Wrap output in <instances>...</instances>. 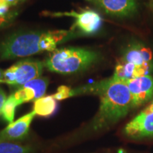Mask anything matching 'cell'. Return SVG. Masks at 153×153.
Wrapping results in <instances>:
<instances>
[{
	"mask_svg": "<svg viewBox=\"0 0 153 153\" xmlns=\"http://www.w3.org/2000/svg\"><path fill=\"white\" fill-rule=\"evenodd\" d=\"M82 94L98 96L100 99L98 112L90 123L94 131L109 128L133 109L131 95L125 82L113 76L72 89V97Z\"/></svg>",
	"mask_w": 153,
	"mask_h": 153,
	"instance_id": "obj_1",
	"label": "cell"
},
{
	"mask_svg": "<svg viewBox=\"0 0 153 153\" xmlns=\"http://www.w3.org/2000/svg\"><path fill=\"white\" fill-rule=\"evenodd\" d=\"M100 59V53L93 50L65 48L53 51L43 64L50 71L68 74L85 71Z\"/></svg>",
	"mask_w": 153,
	"mask_h": 153,
	"instance_id": "obj_2",
	"label": "cell"
},
{
	"mask_svg": "<svg viewBox=\"0 0 153 153\" xmlns=\"http://www.w3.org/2000/svg\"><path fill=\"white\" fill-rule=\"evenodd\" d=\"M43 33L23 32L9 36L0 43V59L11 60L41 52L39 43Z\"/></svg>",
	"mask_w": 153,
	"mask_h": 153,
	"instance_id": "obj_3",
	"label": "cell"
},
{
	"mask_svg": "<svg viewBox=\"0 0 153 153\" xmlns=\"http://www.w3.org/2000/svg\"><path fill=\"white\" fill-rule=\"evenodd\" d=\"M43 63L38 60L27 59L19 61L4 71L3 83L21 87L40 77L43 72Z\"/></svg>",
	"mask_w": 153,
	"mask_h": 153,
	"instance_id": "obj_4",
	"label": "cell"
},
{
	"mask_svg": "<svg viewBox=\"0 0 153 153\" xmlns=\"http://www.w3.org/2000/svg\"><path fill=\"white\" fill-rule=\"evenodd\" d=\"M123 133L132 140L153 138V99L126 124Z\"/></svg>",
	"mask_w": 153,
	"mask_h": 153,
	"instance_id": "obj_5",
	"label": "cell"
},
{
	"mask_svg": "<svg viewBox=\"0 0 153 153\" xmlns=\"http://www.w3.org/2000/svg\"><path fill=\"white\" fill-rule=\"evenodd\" d=\"M53 16H71L75 19L72 29L78 28L84 35H94L102 27L103 19L98 12L93 9H85L80 12L72 11L70 12L48 13Z\"/></svg>",
	"mask_w": 153,
	"mask_h": 153,
	"instance_id": "obj_6",
	"label": "cell"
},
{
	"mask_svg": "<svg viewBox=\"0 0 153 153\" xmlns=\"http://www.w3.org/2000/svg\"><path fill=\"white\" fill-rule=\"evenodd\" d=\"M131 93L133 109L148 104L153 99V76L145 75L126 80Z\"/></svg>",
	"mask_w": 153,
	"mask_h": 153,
	"instance_id": "obj_7",
	"label": "cell"
},
{
	"mask_svg": "<svg viewBox=\"0 0 153 153\" xmlns=\"http://www.w3.org/2000/svg\"><path fill=\"white\" fill-rule=\"evenodd\" d=\"M106 14L116 18H131L138 11V0H97L94 3Z\"/></svg>",
	"mask_w": 153,
	"mask_h": 153,
	"instance_id": "obj_8",
	"label": "cell"
},
{
	"mask_svg": "<svg viewBox=\"0 0 153 153\" xmlns=\"http://www.w3.org/2000/svg\"><path fill=\"white\" fill-rule=\"evenodd\" d=\"M118 61L137 65L153 63V50L141 41H132L123 49Z\"/></svg>",
	"mask_w": 153,
	"mask_h": 153,
	"instance_id": "obj_9",
	"label": "cell"
},
{
	"mask_svg": "<svg viewBox=\"0 0 153 153\" xmlns=\"http://www.w3.org/2000/svg\"><path fill=\"white\" fill-rule=\"evenodd\" d=\"M48 82V78H36L19 87L13 94L19 105L29 101H35L45 94Z\"/></svg>",
	"mask_w": 153,
	"mask_h": 153,
	"instance_id": "obj_10",
	"label": "cell"
},
{
	"mask_svg": "<svg viewBox=\"0 0 153 153\" xmlns=\"http://www.w3.org/2000/svg\"><path fill=\"white\" fill-rule=\"evenodd\" d=\"M35 116V112L33 111L19 118L16 121L9 123L4 129L0 131V141L14 142L26 138Z\"/></svg>",
	"mask_w": 153,
	"mask_h": 153,
	"instance_id": "obj_11",
	"label": "cell"
},
{
	"mask_svg": "<svg viewBox=\"0 0 153 153\" xmlns=\"http://www.w3.org/2000/svg\"><path fill=\"white\" fill-rule=\"evenodd\" d=\"M152 73L153 63L137 65L132 63L122 62L118 61L112 76L115 79L124 82L140 76L152 75Z\"/></svg>",
	"mask_w": 153,
	"mask_h": 153,
	"instance_id": "obj_12",
	"label": "cell"
},
{
	"mask_svg": "<svg viewBox=\"0 0 153 153\" xmlns=\"http://www.w3.org/2000/svg\"><path fill=\"white\" fill-rule=\"evenodd\" d=\"M57 100L53 95L43 97L34 101L33 111L36 115L42 117H50L56 111Z\"/></svg>",
	"mask_w": 153,
	"mask_h": 153,
	"instance_id": "obj_13",
	"label": "cell"
},
{
	"mask_svg": "<svg viewBox=\"0 0 153 153\" xmlns=\"http://www.w3.org/2000/svg\"><path fill=\"white\" fill-rule=\"evenodd\" d=\"M20 106L18 101L16 100L14 94H11L6 100L4 104L1 116L5 121H7L9 124L14 122L15 111L17 106Z\"/></svg>",
	"mask_w": 153,
	"mask_h": 153,
	"instance_id": "obj_14",
	"label": "cell"
},
{
	"mask_svg": "<svg viewBox=\"0 0 153 153\" xmlns=\"http://www.w3.org/2000/svg\"><path fill=\"white\" fill-rule=\"evenodd\" d=\"M32 148L19 143L0 141V153H31Z\"/></svg>",
	"mask_w": 153,
	"mask_h": 153,
	"instance_id": "obj_15",
	"label": "cell"
},
{
	"mask_svg": "<svg viewBox=\"0 0 153 153\" xmlns=\"http://www.w3.org/2000/svg\"><path fill=\"white\" fill-rule=\"evenodd\" d=\"M57 43L51 36L50 31L43 33L40 41L39 47L41 51H55L56 50Z\"/></svg>",
	"mask_w": 153,
	"mask_h": 153,
	"instance_id": "obj_16",
	"label": "cell"
},
{
	"mask_svg": "<svg viewBox=\"0 0 153 153\" xmlns=\"http://www.w3.org/2000/svg\"><path fill=\"white\" fill-rule=\"evenodd\" d=\"M72 89L68 86H60L57 88V92L53 94V97L57 101H61L72 97Z\"/></svg>",
	"mask_w": 153,
	"mask_h": 153,
	"instance_id": "obj_17",
	"label": "cell"
},
{
	"mask_svg": "<svg viewBox=\"0 0 153 153\" xmlns=\"http://www.w3.org/2000/svg\"><path fill=\"white\" fill-rule=\"evenodd\" d=\"M16 15V12H11L9 13V14L8 15H7V16L0 17V29L4 27H7V26H9L11 22H14Z\"/></svg>",
	"mask_w": 153,
	"mask_h": 153,
	"instance_id": "obj_18",
	"label": "cell"
},
{
	"mask_svg": "<svg viewBox=\"0 0 153 153\" xmlns=\"http://www.w3.org/2000/svg\"><path fill=\"white\" fill-rule=\"evenodd\" d=\"M9 6L4 1L0 2V17L5 16L9 14Z\"/></svg>",
	"mask_w": 153,
	"mask_h": 153,
	"instance_id": "obj_19",
	"label": "cell"
},
{
	"mask_svg": "<svg viewBox=\"0 0 153 153\" xmlns=\"http://www.w3.org/2000/svg\"><path fill=\"white\" fill-rule=\"evenodd\" d=\"M7 95L4 91L0 87V115H1V111H2V108L6 100H7Z\"/></svg>",
	"mask_w": 153,
	"mask_h": 153,
	"instance_id": "obj_20",
	"label": "cell"
},
{
	"mask_svg": "<svg viewBox=\"0 0 153 153\" xmlns=\"http://www.w3.org/2000/svg\"><path fill=\"white\" fill-rule=\"evenodd\" d=\"M19 0H4V1L7 5H9V7L17 4V3L19 2Z\"/></svg>",
	"mask_w": 153,
	"mask_h": 153,
	"instance_id": "obj_21",
	"label": "cell"
},
{
	"mask_svg": "<svg viewBox=\"0 0 153 153\" xmlns=\"http://www.w3.org/2000/svg\"><path fill=\"white\" fill-rule=\"evenodd\" d=\"M3 74H4V71L0 69V84L3 83Z\"/></svg>",
	"mask_w": 153,
	"mask_h": 153,
	"instance_id": "obj_22",
	"label": "cell"
},
{
	"mask_svg": "<svg viewBox=\"0 0 153 153\" xmlns=\"http://www.w3.org/2000/svg\"><path fill=\"white\" fill-rule=\"evenodd\" d=\"M148 7H150V9L153 11V1H149Z\"/></svg>",
	"mask_w": 153,
	"mask_h": 153,
	"instance_id": "obj_23",
	"label": "cell"
},
{
	"mask_svg": "<svg viewBox=\"0 0 153 153\" xmlns=\"http://www.w3.org/2000/svg\"><path fill=\"white\" fill-rule=\"evenodd\" d=\"M87 1H92L93 3H95L96 1H97V0H87Z\"/></svg>",
	"mask_w": 153,
	"mask_h": 153,
	"instance_id": "obj_24",
	"label": "cell"
},
{
	"mask_svg": "<svg viewBox=\"0 0 153 153\" xmlns=\"http://www.w3.org/2000/svg\"><path fill=\"white\" fill-rule=\"evenodd\" d=\"M1 1H4V0H0V2H1Z\"/></svg>",
	"mask_w": 153,
	"mask_h": 153,
	"instance_id": "obj_25",
	"label": "cell"
},
{
	"mask_svg": "<svg viewBox=\"0 0 153 153\" xmlns=\"http://www.w3.org/2000/svg\"><path fill=\"white\" fill-rule=\"evenodd\" d=\"M149 1H153V0H149Z\"/></svg>",
	"mask_w": 153,
	"mask_h": 153,
	"instance_id": "obj_26",
	"label": "cell"
},
{
	"mask_svg": "<svg viewBox=\"0 0 153 153\" xmlns=\"http://www.w3.org/2000/svg\"><path fill=\"white\" fill-rule=\"evenodd\" d=\"M22 1H24V0H22Z\"/></svg>",
	"mask_w": 153,
	"mask_h": 153,
	"instance_id": "obj_27",
	"label": "cell"
}]
</instances>
